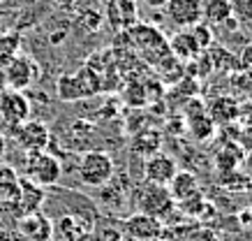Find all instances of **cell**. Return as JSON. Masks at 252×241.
I'll use <instances>...</instances> for the list:
<instances>
[{
	"label": "cell",
	"instance_id": "1",
	"mask_svg": "<svg viewBox=\"0 0 252 241\" xmlns=\"http://www.w3.org/2000/svg\"><path fill=\"white\" fill-rule=\"evenodd\" d=\"M79 179L86 186L93 188H104L109 181L114 179V158L109 156L107 151H86L81 160H79Z\"/></svg>",
	"mask_w": 252,
	"mask_h": 241
},
{
	"label": "cell",
	"instance_id": "2",
	"mask_svg": "<svg viewBox=\"0 0 252 241\" xmlns=\"http://www.w3.org/2000/svg\"><path fill=\"white\" fill-rule=\"evenodd\" d=\"M26 179L32 181L39 188H51L61 181L63 165L49 151H37V153H26Z\"/></svg>",
	"mask_w": 252,
	"mask_h": 241
},
{
	"label": "cell",
	"instance_id": "3",
	"mask_svg": "<svg viewBox=\"0 0 252 241\" xmlns=\"http://www.w3.org/2000/svg\"><path fill=\"white\" fill-rule=\"evenodd\" d=\"M56 88H58V95L63 100H77V98H86V95H95L99 91L97 72H93L91 68H84L74 74H63Z\"/></svg>",
	"mask_w": 252,
	"mask_h": 241
},
{
	"label": "cell",
	"instance_id": "4",
	"mask_svg": "<svg viewBox=\"0 0 252 241\" xmlns=\"http://www.w3.org/2000/svg\"><path fill=\"white\" fill-rule=\"evenodd\" d=\"M31 100L26 98L23 91H12V88H2L0 91V118L7 128H19L31 118Z\"/></svg>",
	"mask_w": 252,
	"mask_h": 241
},
{
	"label": "cell",
	"instance_id": "5",
	"mask_svg": "<svg viewBox=\"0 0 252 241\" xmlns=\"http://www.w3.org/2000/svg\"><path fill=\"white\" fill-rule=\"evenodd\" d=\"M139 213L153 218H164L169 211L174 209V197L169 195L167 186H155V183H146L139 193Z\"/></svg>",
	"mask_w": 252,
	"mask_h": 241
},
{
	"label": "cell",
	"instance_id": "6",
	"mask_svg": "<svg viewBox=\"0 0 252 241\" xmlns=\"http://www.w3.org/2000/svg\"><path fill=\"white\" fill-rule=\"evenodd\" d=\"M14 137L16 144L26 151V153H37V151H46L49 141H51V133L46 123L42 121H26L19 128H14Z\"/></svg>",
	"mask_w": 252,
	"mask_h": 241
},
{
	"label": "cell",
	"instance_id": "7",
	"mask_svg": "<svg viewBox=\"0 0 252 241\" xmlns=\"http://www.w3.org/2000/svg\"><path fill=\"white\" fill-rule=\"evenodd\" d=\"M35 77H37V65L28 56H14L2 72L5 88H12V91H26L35 81Z\"/></svg>",
	"mask_w": 252,
	"mask_h": 241
},
{
	"label": "cell",
	"instance_id": "8",
	"mask_svg": "<svg viewBox=\"0 0 252 241\" xmlns=\"http://www.w3.org/2000/svg\"><path fill=\"white\" fill-rule=\"evenodd\" d=\"M16 232L21 234L26 241H51L54 223H51V218L44 216L42 211H35V213L19 216V220H16Z\"/></svg>",
	"mask_w": 252,
	"mask_h": 241
},
{
	"label": "cell",
	"instance_id": "9",
	"mask_svg": "<svg viewBox=\"0 0 252 241\" xmlns=\"http://www.w3.org/2000/svg\"><path fill=\"white\" fill-rule=\"evenodd\" d=\"M164 9H167L169 21L183 31L201 21V0H169Z\"/></svg>",
	"mask_w": 252,
	"mask_h": 241
},
{
	"label": "cell",
	"instance_id": "10",
	"mask_svg": "<svg viewBox=\"0 0 252 241\" xmlns=\"http://www.w3.org/2000/svg\"><path fill=\"white\" fill-rule=\"evenodd\" d=\"M178 172L174 158L164 156V153H153V156L146 158L144 165V176L148 183L155 186H169V181L174 179V174Z\"/></svg>",
	"mask_w": 252,
	"mask_h": 241
},
{
	"label": "cell",
	"instance_id": "11",
	"mask_svg": "<svg viewBox=\"0 0 252 241\" xmlns=\"http://www.w3.org/2000/svg\"><path fill=\"white\" fill-rule=\"evenodd\" d=\"M125 232L134 241H155L162 234L160 218L146 216V213H134L125 220Z\"/></svg>",
	"mask_w": 252,
	"mask_h": 241
},
{
	"label": "cell",
	"instance_id": "12",
	"mask_svg": "<svg viewBox=\"0 0 252 241\" xmlns=\"http://www.w3.org/2000/svg\"><path fill=\"white\" fill-rule=\"evenodd\" d=\"M46 195H44V188L35 186L32 181H28L26 176L21 179L19 183V197H16V207H19V213L26 216V213H35V211L42 209V204H44Z\"/></svg>",
	"mask_w": 252,
	"mask_h": 241
},
{
	"label": "cell",
	"instance_id": "13",
	"mask_svg": "<svg viewBox=\"0 0 252 241\" xmlns=\"http://www.w3.org/2000/svg\"><path fill=\"white\" fill-rule=\"evenodd\" d=\"M88 230H91V223H86L84 218L61 216L54 223L51 239H56V241H79Z\"/></svg>",
	"mask_w": 252,
	"mask_h": 241
},
{
	"label": "cell",
	"instance_id": "14",
	"mask_svg": "<svg viewBox=\"0 0 252 241\" xmlns=\"http://www.w3.org/2000/svg\"><path fill=\"white\" fill-rule=\"evenodd\" d=\"M167 190L174 197V202H183V200L199 193V181L192 172H176L174 179L169 181Z\"/></svg>",
	"mask_w": 252,
	"mask_h": 241
},
{
	"label": "cell",
	"instance_id": "15",
	"mask_svg": "<svg viewBox=\"0 0 252 241\" xmlns=\"http://www.w3.org/2000/svg\"><path fill=\"white\" fill-rule=\"evenodd\" d=\"M169 54L174 58H181V61H194L201 54V49H199L197 39L192 37L190 31H181L176 33L171 42H169Z\"/></svg>",
	"mask_w": 252,
	"mask_h": 241
},
{
	"label": "cell",
	"instance_id": "16",
	"mask_svg": "<svg viewBox=\"0 0 252 241\" xmlns=\"http://www.w3.org/2000/svg\"><path fill=\"white\" fill-rule=\"evenodd\" d=\"M231 19L229 0H201V21L208 26H224Z\"/></svg>",
	"mask_w": 252,
	"mask_h": 241
},
{
	"label": "cell",
	"instance_id": "17",
	"mask_svg": "<svg viewBox=\"0 0 252 241\" xmlns=\"http://www.w3.org/2000/svg\"><path fill=\"white\" fill-rule=\"evenodd\" d=\"M19 183L21 176L16 174L14 167L0 163V204H14L19 197Z\"/></svg>",
	"mask_w": 252,
	"mask_h": 241
},
{
	"label": "cell",
	"instance_id": "18",
	"mask_svg": "<svg viewBox=\"0 0 252 241\" xmlns=\"http://www.w3.org/2000/svg\"><path fill=\"white\" fill-rule=\"evenodd\" d=\"M236 107H238V100H234V98H218V100L208 107V116H211V121L218 125H229L236 121Z\"/></svg>",
	"mask_w": 252,
	"mask_h": 241
},
{
	"label": "cell",
	"instance_id": "19",
	"mask_svg": "<svg viewBox=\"0 0 252 241\" xmlns=\"http://www.w3.org/2000/svg\"><path fill=\"white\" fill-rule=\"evenodd\" d=\"M213 128H215V123L211 121V116H208L206 111L197 109L194 114H190V130L197 139H201V141L208 139L213 135Z\"/></svg>",
	"mask_w": 252,
	"mask_h": 241
},
{
	"label": "cell",
	"instance_id": "20",
	"mask_svg": "<svg viewBox=\"0 0 252 241\" xmlns=\"http://www.w3.org/2000/svg\"><path fill=\"white\" fill-rule=\"evenodd\" d=\"M231 5V19L236 24L252 26V0H229Z\"/></svg>",
	"mask_w": 252,
	"mask_h": 241
},
{
	"label": "cell",
	"instance_id": "21",
	"mask_svg": "<svg viewBox=\"0 0 252 241\" xmlns=\"http://www.w3.org/2000/svg\"><path fill=\"white\" fill-rule=\"evenodd\" d=\"M188 31L192 33V37L197 39V44L201 51H206V49L213 47V31H211V26L204 24V21H199L197 26H192V28H188Z\"/></svg>",
	"mask_w": 252,
	"mask_h": 241
},
{
	"label": "cell",
	"instance_id": "22",
	"mask_svg": "<svg viewBox=\"0 0 252 241\" xmlns=\"http://www.w3.org/2000/svg\"><path fill=\"white\" fill-rule=\"evenodd\" d=\"M234 88L245 95V100H252V70H241L234 74Z\"/></svg>",
	"mask_w": 252,
	"mask_h": 241
},
{
	"label": "cell",
	"instance_id": "23",
	"mask_svg": "<svg viewBox=\"0 0 252 241\" xmlns=\"http://www.w3.org/2000/svg\"><path fill=\"white\" fill-rule=\"evenodd\" d=\"M236 123H238V128H252V100L238 102V107H236Z\"/></svg>",
	"mask_w": 252,
	"mask_h": 241
},
{
	"label": "cell",
	"instance_id": "24",
	"mask_svg": "<svg viewBox=\"0 0 252 241\" xmlns=\"http://www.w3.org/2000/svg\"><path fill=\"white\" fill-rule=\"evenodd\" d=\"M234 144L245 153H252V128H238V133L234 135Z\"/></svg>",
	"mask_w": 252,
	"mask_h": 241
},
{
	"label": "cell",
	"instance_id": "25",
	"mask_svg": "<svg viewBox=\"0 0 252 241\" xmlns=\"http://www.w3.org/2000/svg\"><path fill=\"white\" fill-rule=\"evenodd\" d=\"M236 63H238V68H241V70H252V42H248L245 47L238 49Z\"/></svg>",
	"mask_w": 252,
	"mask_h": 241
},
{
	"label": "cell",
	"instance_id": "26",
	"mask_svg": "<svg viewBox=\"0 0 252 241\" xmlns=\"http://www.w3.org/2000/svg\"><path fill=\"white\" fill-rule=\"evenodd\" d=\"M146 5H148V7H155V9H160V7H164V5H167L169 0H144Z\"/></svg>",
	"mask_w": 252,
	"mask_h": 241
},
{
	"label": "cell",
	"instance_id": "27",
	"mask_svg": "<svg viewBox=\"0 0 252 241\" xmlns=\"http://www.w3.org/2000/svg\"><path fill=\"white\" fill-rule=\"evenodd\" d=\"M5 151H7V139H5V135L0 133V158L5 156Z\"/></svg>",
	"mask_w": 252,
	"mask_h": 241
}]
</instances>
